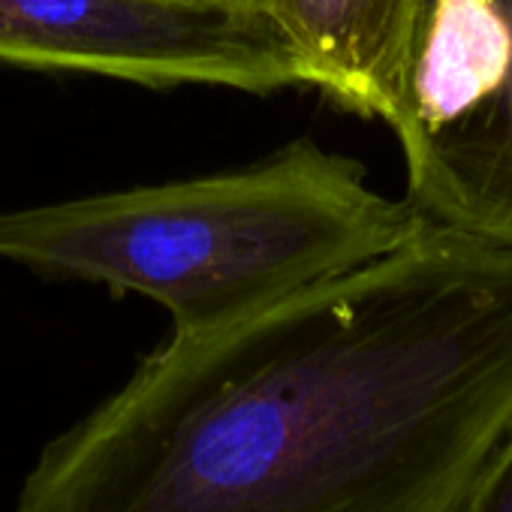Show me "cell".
I'll list each match as a JSON object with an SVG mask.
<instances>
[{
	"mask_svg": "<svg viewBox=\"0 0 512 512\" xmlns=\"http://www.w3.org/2000/svg\"><path fill=\"white\" fill-rule=\"evenodd\" d=\"M512 425V247L425 223L175 338L28 470L13 512H458Z\"/></svg>",
	"mask_w": 512,
	"mask_h": 512,
	"instance_id": "obj_1",
	"label": "cell"
},
{
	"mask_svg": "<svg viewBox=\"0 0 512 512\" xmlns=\"http://www.w3.org/2000/svg\"><path fill=\"white\" fill-rule=\"evenodd\" d=\"M428 220L311 139L226 175L0 211V260L145 296L196 338L410 241Z\"/></svg>",
	"mask_w": 512,
	"mask_h": 512,
	"instance_id": "obj_2",
	"label": "cell"
},
{
	"mask_svg": "<svg viewBox=\"0 0 512 512\" xmlns=\"http://www.w3.org/2000/svg\"><path fill=\"white\" fill-rule=\"evenodd\" d=\"M383 121L428 223L512 247V0H413Z\"/></svg>",
	"mask_w": 512,
	"mask_h": 512,
	"instance_id": "obj_3",
	"label": "cell"
},
{
	"mask_svg": "<svg viewBox=\"0 0 512 512\" xmlns=\"http://www.w3.org/2000/svg\"><path fill=\"white\" fill-rule=\"evenodd\" d=\"M0 64L151 88L308 85L290 40L235 0H0Z\"/></svg>",
	"mask_w": 512,
	"mask_h": 512,
	"instance_id": "obj_4",
	"label": "cell"
},
{
	"mask_svg": "<svg viewBox=\"0 0 512 512\" xmlns=\"http://www.w3.org/2000/svg\"><path fill=\"white\" fill-rule=\"evenodd\" d=\"M296 49L308 85L362 118H386L413 0H235Z\"/></svg>",
	"mask_w": 512,
	"mask_h": 512,
	"instance_id": "obj_5",
	"label": "cell"
},
{
	"mask_svg": "<svg viewBox=\"0 0 512 512\" xmlns=\"http://www.w3.org/2000/svg\"><path fill=\"white\" fill-rule=\"evenodd\" d=\"M458 512H512V425L491 449Z\"/></svg>",
	"mask_w": 512,
	"mask_h": 512,
	"instance_id": "obj_6",
	"label": "cell"
}]
</instances>
